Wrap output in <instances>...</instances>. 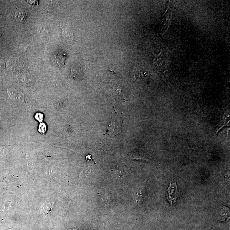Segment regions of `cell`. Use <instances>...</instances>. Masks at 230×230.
<instances>
[{
    "instance_id": "7a4b0ae2",
    "label": "cell",
    "mask_w": 230,
    "mask_h": 230,
    "mask_svg": "<svg viewBox=\"0 0 230 230\" xmlns=\"http://www.w3.org/2000/svg\"><path fill=\"white\" fill-rule=\"evenodd\" d=\"M121 132V127L119 121L116 119L112 120L107 127V134L111 136V137H116L120 134Z\"/></svg>"
},
{
    "instance_id": "52a82bcc",
    "label": "cell",
    "mask_w": 230,
    "mask_h": 230,
    "mask_svg": "<svg viewBox=\"0 0 230 230\" xmlns=\"http://www.w3.org/2000/svg\"><path fill=\"white\" fill-rule=\"evenodd\" d=\"M86 159H88V160H91V159H92V156H91V155H88V156H86Z\"/></svg>"
},
{
    "instance_id": "3957f363",
    "label": "cell",
    "mask_w": 230,
    "mask_h": 230,
    "mask_svg": "<svg viewBox=\"0 0 230 230\" xmlns=\"http://www.w3.org/2000/svg\"><path fill=\"white\" fill-rule=\"evenodd\" d=\"M171 17V11L170 9H169L164 14V16L159 25V32L161 34H163L167 32L170 26Z\"/></svg>"
},
{
    "instance_id": "5b68a950",
    "label": "cell",
    "mask_w": 230,
    "mask_h": 230,
    "mask_svg": "<svg viewBox=\"0 0 230 230\" xmlns=\"http://www.w3.org/2000/svg\"><path fill=\"white\" fill-rule=\"evenodd\" d=\"M64 55H59V54H57L55 56V61L56 62V63L59 65H61V64H62V65L63 64V63H64V62L63 61L65 60L64 59Z\"/></svg>"
},
{
    "instance_id": "6da1fadb",
    "label": "cell",
    "mask_w": 230,
    "mask_h": 230,
    "mask_svg": "<svg viewBox=\"0 0 230 230\" xmlns=\"http://www.w3.org/2000/svg\"><path fill=\"white\" fill-rule=\"evenodd\" d=\"M168 194L167 199L171 205L177 202L180 196V194L178 191V187L176 182L171 183L167 189Z\"/></svg>"
},
{
    "instance_id": "277c9868",
    "label": "cell",
    "mask_w": 230,
    "mask_h": 230,
    "mask_svg": "<svg viewBox=\"0 0 230 230\" xmlns=\"http://www.w3.org/2000/svg\"><path fill=\"white\" fill-rule=\"evenodd\" d=\"M26 18V14L23 10H19L15 13L14 19L19 23L24 22Z\"/></svg>"
},
{
    "instance_id": "ba28073f",
    "label": "cell",
    "mask_w": 230,
    "mask_h": 230,
    "mask_svg": "<svg viewBox=\"0 0 230 230\" xmlns=\"http://www.w3.org/2000/svg\"><path fill=\"white\" fill-rule=\"evenodd\" d=\"M1 33L0 32V39H1Z\"/></svg>"
},
{
    "instance_id": "8992f818",
    "label": "cell",
    "mask_w": 230,
    "mask_h": 230,
    "mask_svg": "<svg viewBox=\"0 0 230 230\" xmlns=\"http://www.w3.org/2000/svg\"><path fill=\"white\" fill-rule=\"evenodd\" d=\"M53 204H50V203H46L42 207V211H43L44 213H46L47 212H50L52 211V208L53 207Z\"/></svg>"
}]
</instances>
